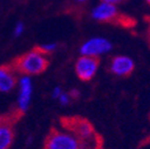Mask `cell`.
Masks as SVG:
<instances>
[{
	"label": "cell",
	"instance_id": "13",
	"mask_svg": "<svg viewBox=\"0 0 150 149\" xmlns=\"http://www.w3.org/2000/svg\"><path fill=\"white\" fill-rule=\"evenodd\" d=\"M24 31V24L23 23H18L14 28V36H21Z\"/></svg>",
	"mask_w": 150,
	"mask_h": 149
},
{
	"label": "cell",
	"instance_id": "2",
	"mask_svg": "<svg viewBox=\"0 0 150 149\" xmlns=\"http://www.w3.org/2000/svg\"><path fill=\"white\" fill-rule=\"evenodd\" d=\"M49 55L42 53L38 48H35L29 53L21 55L19 57L14 59L12 63V68L16 73L23 74V75H37L47 70L49 67Z\"/></svg>",
	"mask_w": 150,
	"mask_h": 149
},
{
	"label": "cell",
	"instance_id": "20",
	"mask_svg": "<svg viewBox=\"0 0 150 149\" xmlns=\"http://www.w3.org/2000/svg\"><path fill=\"white\" fill-rule=\"evenodd\" d=\"M149 121H150V115H149Z\"/></svg>",
	"mask_w": 150,
	"mask_h": 149
},
{
	"label": "cell",
	"instance_id": "11",
	"mask_svg": "<svg viewBox=\"0 0 150 149\" xmlns=\"http://www.w3.org/2000/svg\"><path fill=\"white\" fill-rule=\"evenodd\" d=\"M42 53L47 54V55H50L51 53L55 51L56 49V44H44V45H40V47H37Z\"/></svg>",
	"mask_w": 150,
	"mask_h": 149
},
{
	"label": "cell",
	"instance_id": "1",
	"mask_svg": "<svg viewBox=\"0 0 150 149\" xmlns=\"http://www.w3.org/2000/svg\"><path fill=\"white\" fill-rule=\"evenodd\" d=\"M64 130L80 140L87 149H104V138L93 124L81 116H67L60 119Z\"/></svg>",
	"mask_w": 150,
	"mask_h": 149
},
{
	"label": "cell",
	"instance_id": "8",
	"mask_svg": "<svg viewBox=\"0 0 150 149\" xmlns=\"http://www.w3.org/2000/svg\"><path fill=\"white\" fill-rule=\"evenodd\" d=\"M111 72L118 77L127 78L132 74L135 69L134 61L126 56H117L111 62Z\"/></svg>",
	"mask_w": 150,
	"mask_h": 149
},
{
	"label": "cell",
	"instance_id": "9",
	"mask_svg": "<svg viewBox=\"0 0 150 149\" xmlns=\"http://www.w3.org/2000/svg\"><path fill=\"white\" fill-rule=\"evenodd\" d=\"M16 72L11 65L0 66V92H10L17 84Z\"/></svg>",
	"mask_w": 150,
	"mask_h": 149
},
{
	"label": "cell",
	"instance_id": "3",
	"mask_svg": "<svg viewBox=\"0 0 150 149\" xmlns=\"http://www.w3.org/2000/svg\"><path fill=\"white\" fill-rule=\"evenodd\" d=\"M93 18L100 23H107L123 29H134L137 25L136 18L120 12L115 5L103 3L93 11Z\"/></svg>",
	"mask_w": 150,
	"mask_h": 149
},
{
	"label": "cell",
	"instance_id": "14",
	"mask_svg": "<svg viewBox=\"0 0 150 149\" xmlns=\"http://www.w3.org/2000/svg\"><path fill=\"white\" fill-rule=\"evenodd\" d=\"M103 3H107V4H112V5H115V4H120V3H124L126 1V0H101Z\"/></svg>",
	"mask_w": 150,
	"mask_h": 149
},
{
	"label": "cell",
	"instance_id": "5",
	"mask_svg": "<svg viewBox=\"0 0 150 149\" xmlns=\"http://www.w3.org/2000/svg\"><path fill=\"white\" fill-rule=\"evenodd\" d=\"M100 65V57L93 56V55H82V56L75 63V72L81 81H89L96 73Z\"/></svg>",
	"mask_w": 150,
	"mask_h": 149
},
{
	"label": "cell",
	"instance_id": "16",
	"mask_svg": "<svg viewBox=\"0 0 150 149\" xmlns=\"http://www.w3.org/2000/svg\"><path fill=\"white\" fill-rule=\"evenodd\" d=\"M52 96L55 97V98H59L60 96H61V89L57 87V88H55V91H54V93H52Z\"/></svg>",
	"mask_w": 150,
	"mask_h": 149
},
{
	"label": "cell",
	"instance_id": "6",
	"mask_svg": "<svg viewBox=\"0 0 150 149\" xmlns=\"http://www.w3.org/2000/svg\"><path fill=\"white\" fill-rule=\"evenodd\" d=\"M22 116L17 111L6 117H0V149L11 148L14 140L13 125Z\"/></svg>",
	"mask_w": 150,
	"mask_h": 149
},
{
	"label": "cell",
	"instance_id": "4",
	"mask_svg": "<svg viewBox=\"0 0 150 149\" xmlns=\"http://www.w3.org/2000/svg\"><path fill=\"white\" fill-rule=\"evenodd\" d=\"M44 149H87V148L80 140H78L70 133H64L59 129L52 128L44 141Z\"/></svg>",
	"mask_w": 150,
	"mask_h": 149
},
{
	"label": "cell",
	"instance_id": "19",
	"mask_svg": "<svg viewBox=\"0 0 150 149\" xmlns=\"http://www.w3.org/2000/svg\"><path fill=\"white\" fill-rule=\"evenodd\" d=\"M78 1H86V0H78Z\"/></svg>",
	"mask_w": 150,
	"mask_h": 149
},
{
	"label": "cell",
	"instance_id": "7",
	"mask_svg": "<svg viewBox=\"0 0 150 149\" xmlns=\"http://www.w3.org/2000/svg\"><path fill=\"white\" fill-rule=\"evenodd\" d=\"M32 94V84L28 75H23L19 80V94H18V103H17V112L23 116L26 110L29 109Z\"/></svg>",
	"mask_w": 150,
	"mask_h": 149
},
{
	"label": "cell",
	"instance_id": "18",
	"mask_svg": "<svg viewBox=\"0 0 150 149\" xmlns=\"http://www.w3.org/2000/svg\"><path fill=\"white\" fill-rule=\"evenodd\" d=\"M145 1L148 3V5H150V0H145Z\"/></svg>",
	"mask_w": 150,
	"mask_h": 149
},
{
	"label": "cell",
	"instance_id": "12",
	"mask_svg": "<svg viewBox=\"0 0 150 149\" xmlns=\"http://www.w3.org/2000/svg\"><path fill=\"white\" fill-rule=\"evenodd\" d=\"M144 22L148 25V29H146V41H148V45L150 48V16H145L144 17Z\"/></svg>",
	"mask_w": 150,
	"mask_h": 149
},
{
	"label": "cell",
	"instance_id": "15",
	"mask_svg": "<svg viewBox=\"0 0 150 149\" xmlns=\"http://www.w3.org/2000/svg\"><path fill=\"white\" fill-rule=\"evenodd\" d=\"M59 98H60V100H61L62 104H67L68 100H69V96H67V94H62V93H61V96H60Z\"/></svg>",
	"mask_w": 150,
	"mask_h": 149
},
{
	"label": "cell",
	"instance_id": "17",
	"mask_svg": "<svg viewBox=\"0 0 150 149\" xmlns=\"http://www.w3.org/2000/svg\"><path fill=\"white\" fill-rule=\"evenodd\" d=\"M69 96L71 97V98H75V99H76V98H79V92L78 91H70V93H69Z\"/></svg>",
	"mask_w": 150,
	"mask_h": 149
},
{
	"label": "cell",
	"instance_id": "10",
	"mask_svg": "<svg viewBox=\"0 0 150 149\" xmlns=\"http://www.w3.org/2000/svg\"><path fill=\"white\" fill-rule=\"evenodd\" d=\"M111 43L104 38H94L88 42H86L82 47H81V53L82 55H93V56H97V55L101 54V53H106L111 49Z\"/></svg>",
	"mask_w": 150,
	"mask_h": 149
}]
</instances>
